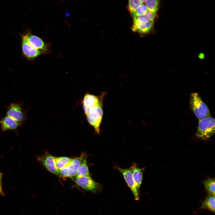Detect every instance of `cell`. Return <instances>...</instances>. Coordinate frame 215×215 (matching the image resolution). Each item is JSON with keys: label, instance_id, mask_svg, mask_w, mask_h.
Instances as JSON below:
<instances>
[{"label": "cell", "instance_id": "6da1fadb", "mask_svg": "<svg viewBox=\"0 0 215 215\" xmlns=\"http://www.w3.org/2000/svg\"><path fill=\"white\" fill-rule=\"evenodd\" d=\"M106 93L103 92L99 96L86 94L82 102L83 107L87 120L98 134L103 116V101Z\"/></svg>", "mask_w": 215, "mask_h": 215}, {"label": "cell", "instance_id": "7a4b0ae2", "mask_svg": "<svg viewBox=\"0 0 215 215\" xmlns=\"http://www.w3.org/2000/svg\"><path fill=\"white\" fill-rule=\"evenodd\" d=\"M190 105L194 113L199 120L211 116L208 107L198 93H193L191 94Z\"/></svg>", "mask_w": 215, "mask_h": 215}, {"label": "cell", "instance_id": "3957f363", "mask_svg": "<svg viewBox=\"0 0 215 215\" xmlns=\"http://www.w3.org/2000/svg\"><path fill=\"white\" fill-rule=\"evenodd\" d=\"M215 132V119L211 116L199 120L196 136L203 140L211 138Z\"/></svg>", "mask_w": 215, "mask_h": 215}, {"label": "cell", "instance_id": "277c9868", "mask_svg": "<svg viewBox=\"0 0 215 215\" xmlns=\"http://www.w3.org/2000/svg\"><path fill=\"white\" fill-rule=\"evenodd\" d=\"M87 156L86 153H83L80 156L73 159L67 167L59 170L61 177L73 178L75 176L79 167L86 159Z\"/></svg>", "mask_w": 215, "mask_h": 215}, {"label": "cell", "instance_id": "5b68a950", "mask_svg": "<svg viewBox=\"0 0 215 215\" xmlns=\"http://www.w3.org/2000/svg\"><path fill=\"white\" fill-rule=\"evenodd\" d=\"M73 181L84 190L95 193L102 187V185L94 181L90 176L80 177H74Z\"/></svg>", "mask_w": 215, "mask_h": 215}, {"label": "cell", "instance_id": "8992f818", "mask_svg": "<svg viewBox=\"0 0 215 215\" xmlns=\"http://www.w3.org/2000/svg\"><path fill=\"white\" fill-rule=\"evenodd\" d=\"M133 24L132 30L141 34H146L150 32L152 28L153 22L148 20L142 16L133 18Z\"/></svg>", "mask_w": 215, "mask_h": 215}, {"label": "cell", "instance_id": "52a82bcc", "mask_svg": "<svg viewBox=\"0 0 215 215\" xmlns=\"http://www.w3.org/2000/svg\"><path fill=\"white\" fill-rule=\"evenodd\" d=\"M56 157L47 152L42 155L38 156L37 159L49 172L59 177H61L59 171L55 165Z\"/></svg>", "mask_w": 215, "mask_h": 215}, {"label": "cell", "instance_id": "ba28073f", "mask_svg": "<svg viewBox=\"0 0 215 215\" xmlns=\"http://www.w3.org/2000/svg\"><path fill=\"white\" fill-rule=\"evenodd\" d=\"M22 34L30 44L33 48L42 51L44 53L48 52L49 48L48 45L41 38L29 31Z\"/></svg>", "mask_w": 215, "mask_h": 215}, {"label": "cell", "instance_id": "9c48e42d", "mask_svg": "<svg viewBox=\"0 0 215 215\" xmlns=\"http://www.w3.org/2000/svg\"><path fill=\"white\" fill-rule=\"evenodd\" d=\"M21 48L23 55L29 60H33L39 55L44 54L42 51L37 50L31 46L23 35L21 34Z\"/></svg>", "mask_w": 215, "mask_h": 215}, {"label": "cell", "instance_id": "30bf717a", "mask_svg": "<svg viewBox=\"0 0 215 215\" xmlns=\"http://www.w3.org/2000/svg\"><path fill=\"white\" fill-rule=\"evenodd\" d=\"M118 170L122 174L125 182L132 191L135 199L137 201L139 200V189L135 183L131 170L130 168L123 169L119 167L118 168Z\"/></svg>", "mask_w": 215, "mask_h": 215}, {"label": "cell", "instance_id": "8fae6325", "mask_svg": "<svg viewBox=\"0 0 215 215\" xmlns=\"http://www.w3.org/2000/svg\"><path fill=\"white\" fill-rule=\"evenodd\" d=\"M7 116L21 123L25 119V115L21 106L19 104L13 103L8 107Z\"/></svg>", "mask_w": 215, "mask_h": 215}, {"label": "cell", "instance_id": "7c38bea8", "mask_svg": "<svg viewBox=\"0 0 215 215\" xmlns=\"http://www.w3.org/2000/svg\"><path fill=\"white\" fill-rule=\"evenodd\" d=\"M1 129L3 131L9 130H15L21 126V123L7 116L0 120Z\"/></svg>", "mask_w": 215, "mask_h": 215}, {"label": "cell", "instance_id": "4fadbf2b", "mask_svg": "<svg viewBox=\"0 0 215 215\" xmlns=\"http://www.w3.org/2000/svg\"><path fill=\"white\" fill-rule=\"evenodd\" d=\"M145 168H141L137 166L136 164L133 163L130 169L131 170L135 183L137 188L139 189L142 184L143 171Z\"/></svg>", "mask_w": 215, "mask_h": 215}, {"label": "cell", "instance_id": "5bb4252c", "mask_svg": "<svg viewBox=\"0 0 215 215\" xmlns=\"http://www.w3.org/2000/svg\"><path fill=\"white\" fill-rule=\"evenodd\" d=\"M215 195L208 194L202 202L199 209H207L214 213L215 211Z\"/></svg>", "mask_w": 215, "mask_h": 215}, {"label": "cell", "instance_id": "9a60e30c", "mask_svg": "<svg viewBox=\"0 0 215 215\" xmlns=\"http://www.w3.org/2000/svg\"><path fill=\"white\" fill-rule=\"evenodd\" d=\"M72 159L66 156L56 157L55 162L57 168L59 171L66 167L70 163Z\"/></svg>", "mask_w": 215, "mask_h": 215}, {"label": "cell", "instance_id": "2e32d148", "mask_svg": "<svg viewBox=\"0 0 215 215\" xmlns=\"http://www.w3.org/2000/svg\"><path fill=\"white\" fill-rule=\"evenodd\" d=\"M90 175L87 160L85 159L79 167L75 176L80 177L85 176H90Z\"/></svg>", "mask_w": 215, "mask_h": 215}, {"label": "cell", "instance_id": "e0dca14e", "mask_svg": "<svg viewBox=\"0 0 215 215\" xmlns=\"http://www.w3.org/2000/svg\"><path fill=\"white\" fill-rule=\"evenodd\" d=\"M160 0H146L145 4L148 10L157 13L159 6Z\"/></svg>", "mask_w": 215, "mask_h": 215}, {"label": "cell", "instance_id": "ac0fdd59", "mask_svg": "<svg viewBox=\"0 0 215 215\" xmlns=\"http://www.w3.org/2000/svg\"><path fill=\"white\" fill-rule=\"evenodd\" d=\"M205 189L209 194L215 195V179L210 178L203 182Z\"/></svg>", "mask_w": 215, "mask_h": 215}, {"label": "cell", "instance_id": "d6986e66", "mask_svg": "<svg viewBox=\"0 0 215 215\" xmlns=\"http://www.w3.org/2000/svg\"><path fill=\"white\" fill-rule=\"evenodd\" d=\"M148 10V9L145 4L144 3H142L137 8L134 14L131 16L133 18L136 16H142Z\"/></svg>", "mask_w": 215, "mask_h": 215}, {"label": "cell", "instance_id": "ffe728a7", "mask_svg": "<svg viewBox=\"0 0 215 215\" xmlns=\"http://www.w3.org/2000/svg\"><path fill=\"white\" fill-rule=\"evenodd\" d=\"M142 3L140 0H128V10L131 16Z\"/></svg>", "mask_w": 215, "mask_h": 215}, {"label": "cell", "instance_id": "44dd1931", "mask_svg": "<svg viewBox=\"0 0 215 215\" xmlns=\"http://www.w3.org/2000/svg\"><path fill=\"white\" fill-rule=\"evenodd\" d=\"M156 13H153L148 10L142 16L149 21L153 22L155 19Z\"/></svg>", "mask_w": 215, "mask_h": 215}, {"label": "cell", "instance_id": "7402d4cb", "mask_svg": "<svg viewBox=\"0 0 215 215\" xmlns=\"http://www.w3.org/2000/svg\"><path fill=\"white\" fill-rule=\"evenodd\" d=\"M3 174L0 172V194L2 196H4V193L2 188V177Z\"/></svg>", "mask_w": 215, "mask_h": 215}, {"label": "cell", "instance_id": "603a6c76", "mask_svg": "<svg viewBox=\"0 0 215 215\" xmlns=\"http://www.w3.org/2000/svg\"><path fill=\"white\" fill-rule=\"evenodd\" d=\"M199 57L200 59H202L204 58L205 56L203 53H200L199 55Z\"/></svg>", "mask_w": 215, "mask_h": 215}, {"label": "cell", "instance_id": "cb8c5ba5", "mask_svg": "<svg viewBox=\"0 0 215 215\" xmlns=\"http://www.w3.org/2000/svg\"><path fill=\"white\" fill-rule=\"evenodd\" d=\"M142 3H145L146 0H140Z\"/></svg>", "mask_w": 215, "mask_h": 215}]
</instances>
